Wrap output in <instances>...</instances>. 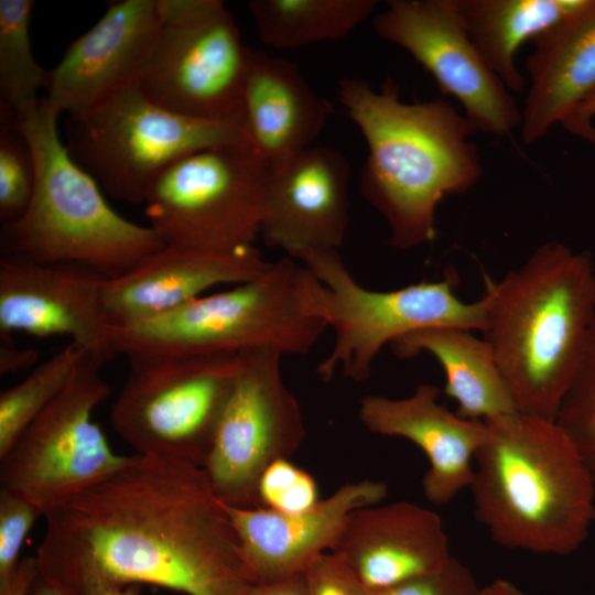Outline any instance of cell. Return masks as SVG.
Returning a JSON list of instances; mask_svg holds the SVG:
<instances>
[{"instance_id":"6da1fadb","label":"cell","mask_w":595,"mask_h":595,"mask_svg":"<svg viewBox=\"0 0 595 595\" xmlns=\"http://www.w3.org/2000/svg\"><path fill=\"white\" fill-rule=\"evenodd\" d=\"M39 572L90 564L121 584L186 595H245L252 584L203 466L138 455L44 517Z\"/></svg>"},{"instance_id":"7a4b0ae2","label":"cell","mask_w":595,"mask_h":595,"mask_svg":"<svg viewBox=\"0 0 595 595\" xmlns=\"http://www.w3.org/2000/svg\"><path fill=\"white\" fill-rule=\"evenodd\" d=\"M338 96L366 141L360 193L387 221L390 246L409 250L433 241L439 203L467 192L483 173L469 140L474 128L447 101H402L391 78L379 90L344 78Z\"/></svg>"},{"instance_id":"3957f363","label":"cell","mask_w":595,"mask_h":595,"mask_svg":"<svg viewBox=\"0 0 595 595\" xmlns=\"http://www.w3.org/2000/svg\"><path fill=\"white\" fill-rule=\"evenodd\" d=\"M483 298V333L517 411L556 421L595 320L591 256L544 242L499 282L486 279Z\"/></svg>"},{"instance_id":"277c9868","label":"cell","mask_w":595,"mask_h":595,"mask_svg":"<svg viewBox=\"0 0 595 595\" xmlns=\"http://www.w3.org/2000/svg\"><path fill=\"white\" fill-rule=\"evenodd\" d=\"M469 489L476 519L501 547L567 555L595 521V477L558 421L515 412L484 421Z\"/></svg>"},{"instance_id":"5b68a950","label":"cell","mask_w":595,"mask_h":595,"mask_svg":"<svg viewBox=\"0 0 595 595\" xmlns=\"http://www.w3.org/2000/svg\"><path fill=\"white\" fill-rule=\"evenodd\" d=\"M60 111L45 96L18 115L0 110L26 139L35 163L25 213L2 225L3 256L39 263H77L107 278L121 275L164 246L149 227L128 220L105 199L97 181L62 141Z\"/></svg>"},{"instance_id":"8992f818","label":"cell","mask_w":595,"mask_h":595,"mask_svg":"<svg viewBox=\"0 0 595 595\" xmlns=\"http://www.w3.org/2000/svg\"><path fill=\"white\" fill-rule=\"evenodd\" d=\"M300 261L295 277L299 304L335 333L329 354L316 368L323 380H331L339 370L353 381H365L386 344L422 328L484 332L486 327L485 299L463 302L454 292L458 278L453 271L442 280L375 291L356 281L338 250L311 251Z\"/></svg>"},{"instance_id":"52a82bcc","label":"cell","mask_w":595,"mask_h":595,"mask_svg":"<svg viewBox=\"0 0 595 595\" xmlns=\"http://www.w3.org/2000/svg\"><path fill=\"white\" fill-rule=\"evenodd\" d=\"M299 264L283 257L260 277L201 295L158 317L110 327L116 355L131 360L240 354L269 348L284 355L312 350L326 324L298 301Z\"/></svg>"},{"instance_id":"ba28073f","label":"cell","mask_w":595,"mask_h":595,"mask_svg":"<svg viewBox=\"0 0 595 595\" xmlns=\"http://www.w3.org/2000/svg\"><path fill=\"white\" fill-rule=\"evenodd\" d=\"M65 145L75 162L115 199L143 204L156 177L202 149L250 144L244 115L199 119L169 111L134 84L68 112Z\"/></svg>"},{"instance_id":"9c48e42d","label":"cell","mask_w":595,"mask_h":595,"mask_svg":"<svg viewBox=\"0 0 595 595\" xmlns=\"http://www.w3.org/2000/svg\"><path fill=\"white\" fill-rule=\"evenodd\" d=\"M269 167L248 143L193 152L170 165L143 202L166 246L213 251L252 247L264 214Z\"/></svg>"},{"instance_id":"30bf717a","label":"cell","mask_w":595,"mask_h":595,"mask_svg":"<svg viewBox=\"0 0 595 595\" xmlns=\"http://www.w3.org/2000/svg\"><path fill=\"white\" fill-rule=\"evenodd\" d=\"M160 26L134 85L155 105L186 117L242 115L252 50L220 0H156Z\"/></svg>"},{"instance_id":"8fae6325","label":"cell","mask_w":595,"mask_h":595,"mask_svg":"<svg viewBox=\"0 0 595 595\" xmlns=\"http://www.w3.org/2000/svg\"><path fill=\"white\" fill-rule=\"evenodd\" d=\"M109 420L138 455L204 466L239 354L131 360Z\"/></svg>"},{"instance_id":"7c38bea8","label":"cell","mask_w":595,"mask_h":595,"mask_svg":"<svg viewBox=\"0 0 595 595\" xmlns=\"http://www.w3.org/2000/svg\"><path fill=\"white\" fill-rule=\"evenodd\" d=\"M84 355L64 391L0 458V484L43 517L105 480L131 459L117 454L94 421L110 386Z\"/></svg>"},{"instance_id":"4fadbf2b","label":"cell","mask_w":595,"mask_h":595,"mask_svg":"<svg viewBox=\"0 0 595 595\" xmlns=\"http://www.w3.org/2000/svg\"><path fill=\"white\" fill-rule=\"evenodd\" d=\"M282 354H239V367L204 469L218 498L239 508L262 507L258 485L266 468L289 458L305 437L299 402L284 383Z\"/></svg>"},{"instance_id":"5bb4252c","label":"cell","mask_w":595,"mask_h":595,"mask_svg":"<svg viewBox=\"0 0 595 595\" xmlns=\"http://www.w3.org/2000/svg\"><path fill=\"white\" fill-rule=\"evenodd\" d=\"M371 24L462 105L475 131L502 138L521 123L513 97L472 42L457 0H391Z\"/></svg>"},{"instance_id":"9a60e30c","label":"cell","mask_w":595,"mask_h":595,"mask_svg":"<svg viewBox=\"0 0 595 595\" xmlns=\"http://www.w3.org/2000/svg\"><path fill=\"white\" fill-rule=\"evenodd\" d=\"M108 278L77 263L0 260V338L66 336L104 367L115 356L104 306Z\"/></svg>"},{"instance_id":"2e32d148","label":"cell","mask_w":595,"mask_h":595,"mask_svg":"<svg viewBox=\"0 0 595 595\" xmlns=\"http://www.w3.org/2000/svg\"><path fill=\"white\" fill-rule=\"evenodd\" d=\"M350 170L331 147H309L269 170L260 236L266 246L300 260L338 250L349 225Z\"/></svg>"},{"instance_id":"e0dca14e","label":"cell","mask_w":595,"mask_h":595,"mask_svg":"<svg viewBox=\"0 0 595 595\" xmlns=\"http://www.w3.org/2000/svg\"><path fill=\"white\" fill-rule=\"evenodd\" d=\"M387 494L386 483L363 479L340 486L298 513L226 505L251 582L301 575L316 556L332 551L353 511L378 504Z\"/></svg>"},{"instance_id":"ac0fdd59","label":"cell","mask_w":595,"mask_h":595,"mask_svg":"<svg viewBox=\"0 0 595 595\" xmlns=\"http://www.w3.org/2000/svg\"><path fill=\"white\" fill-rule=\"evenodd\" d=\"M271 264L255 246L213 251L164 245L128 272L106 280V316L110 327L138 324L172 312L213 288L251 281Z\"/></svg>"},{"instance_id":"d6986e66","label":"cell","mask_w":595,"mask_h":595,"mask_svg":"<svg viewBox=\"0 0 595 595\" xmlns=\"http://www.w3.org/2000/svg\"><path fill=\"white\" fill-rule=\"evenodd\" d=\"M159 26L156 0L111 2L48 71V102L68 113L134 84Z\"/></svg>"},{"instance_id":"ffe728a7","label":"cell","mask_w":595,"mask_h":595,"mask_svg":"<svg viewBox=\"0 0 595 595\" xmlns=\"http://www.w3.org/2000/svg\"><path fill=\"white\" fill-rule=\"evenodd\" d=\"M439 393L437 387L421 383L405 398L368 394L360 400L358 416L369 432L405 439L424 453L429 468L423 494L440 506L469 488L486 425L450 411L437 401Z\"/></svg>"},{"instance_id":"44dd1931","label":"cell","mask_w":595,"mask_h":595,"mask_svg":"<svg viewBox=\"0 0 595 595\" xmlns=\"http://www.w3.org/2000/svg\"><path fill=\"white\" fill-rule=\"evenodd\" d=\"M332 551L372 592L435 573L453 558L441 517L409 501L353 511Z\"/></svg>"},{"instance_id":"7402d4cb","label":"cell","mask_w":595,"mask_h":595,"mask_svg":"<svg viewBox=\"0 0 595 595\" xmlns=\"http://www.w3.org/2000/svg\"><path fill=\"white\" fill-rule=\"evenodd\" d=\"M531 42L520 123L526 144L542 139L554 125L564 126L595 93V0Z\"/></svg>"},{"instance_id":"603a6c76","label":"cell","mask_w":595,"mask_h":595,"mask_svg":"<svg viewBox=\"0 0 595 595\" xmlns=\"http://www.w3.org/2000/svg\"><path fill=\"white\" fill-rule=\"evenodd\" d=\"M332 111L295 64L252 50L242 89L244 123L269 170L307 149Z\"/></svg>"},{"instance_id":"cb8c5ba5","label":"cell","mask_w":595,"mask_h":595,"mask_svg":"<svg viewBox=\"0 0 595 595\" xmlns=\"http://www.w3.org/2000/svg\"><path fill=\"white\" fill-rule=\"evenodd\" d=\"M390 347L401 359L420 354L435 358L445 375L444 391L457 403L458 415L487 421L518 412L490 345L472 331L422 328L399 337Z\"/></svg>"},{"instance_id":"d4e9b609","label":"cell","mask_w":595,"mask_h":595,"mask_svg":"<svg viewBox=\"0 0 595 595\" xmlns=\"http://www.w3.org/2000/svg\"><path fill=\"white\" fill-rule=\"evenodd\" d=\"M588 0H457L466 31L504 85L522 93L526 79L516 66L519 47L573 15Z\"/></svg>"},{"instance_id":"484cf974","label":"cell","mask_w":595,"mask_h":595,"mask_svg":"<svg viewBox=\"0 0 595 595\" xmlns=\"http://www.w3.org/2000/svg\"><path fill=\"white\" fill-rule=\"evenodd\" d=\"M377 6L376 0H252L248 4L261 42L281 50L340 39Z\"/></svg>"},{"instance_id":"4316f807","label":"cell","mask_w":595,"mask_h":595,"mask_svg":"<svg viewBox=\"0 0 595 595\" xmlns=\"http://www.w3.org/2000/svg\"><path fill=\"white\" fill-rule=\"evenodd\" d=\"M84 350L68 342L39 363L20 382L0 393V458L26 428L64 391Z\"/></svg>"},{"instance_id":"83f0119b","label":"cell","mask_w":595,"mask_h":595,"mask_svg":"<svg viewBox=\"0 0 595 595\" xmlns=\"http://www.w3.org/2000/svg\"><path fill=\"white\" fill-rule=\"evenodd\" d=\"M33 7L32 0H0V107L13 115L36 104L48 82L32 51Z\"/></svg>"},{"instance_id":"f1b7e54d","label":"cell","mask_w":595,"mask_h":595,"mask_svg":"<svg viewBox=\"0 0 595 595\" xmlns=\"http://www.w3.org/2000/svg\"><path fill=\"white\" fill-rule=\"evenodd\" d=\"M35 184V163L24 136L0 117V220H18L29 207Z\"/></svg>"},{"instance_id":"f546056e","label":"cell","mask_w":595,"mask_h":595,"mask_svg":"<svg viewBox=\"0 0 595 595\" xmlns=\"http://www.w3.org/2000/svg\"><path fill=\"white\" fill-rule=\"evenodd\" d=\"M556 421L574 441L595 477V320Z\"/></svg>"},{"instance_id":"4dcf8cb0","label":"cell","mask_w":595,"mask_h":595,"mask_svg":"<svg viewBox=\"0 0 595 595\" xmlns=\"http://www.w3.org/2000/svg\"><path fill=\"white\" fill-rule=\"evenodd\" d=\"M258 497L262 507L281 513L304 511L320 500L314 478L288 458L266 468L259 480Z\"/></svg>"},{"instance_id":"1f68e13d","label":"cell","mask_w":595,"mask_h":595,"mask_svg":"<svg viewBox=\"0 0 595 595\" xmlns=\"http://www.w3.org/2000/svg\"><path fill=\"white\" fill-rule=\"evenodd\" d=\"M40 517L43 513L33 504L0 488V587L18 569L24 540Z\"/></svg>"},{"instance_id":"d6a6232c","label":"cell","mask_w":595,"mask_h":595,"mask_svg":"<svg viewBox=\"0 0 595 595\" xmlns=\"http://www.w3.org/2000/svg\"><path fill=\"white\" fill-rule=\"evenodd\" d=\"M302 575L307 595H374L351 564L333 551L316 556Z\"/></svg>"},{"instance_id":"836d02e7","label":"cell","mask_w":595,"mask_h":595,"mask_svg":"<svg viewBox=\"0 0 595 595\" xmlns=\"http://www.w3.org/2000/svg\"><path fill=\"white\" fill-rule=\"evenodd\" d=\"M372 593L374 595H479L480 587L470 570L459 560L452 558L435 573Z\"/></svg>"},{"instance_id":"e575fe53","label":"cell","mask_w":595,"mask_h":595,"mask_svg":"<svg viewBox=\"0 0 595 595\" xmlns=\"http://www.w3.org/2000/svg\"><path fill=\"white\" fill-rule=\"evenodd\" d=\"M45 576L75 587L79 592V595L141 594V585H121L104 575L99 570L90 564H77L55 574Z\"/></svg>"},{"instance_id":"d590c367","label":"cell","mask_w":595,"mask_h":595,"mask_svg":"<svg viewBox=\"0 0 595 595\" xmlns=\"http://www.w3.org/2000/svg\"><path fill=\"white\" fill-rule=\"evenodd\" d=\"M39 364V353L32 348H19L11 342H1L0 375L33 369Z\"/></svg>"},{"instance_id":"8d00e7d4","label":"cell","mask_w":595,"mask_h":595,"mask_svg":"<svg viewBox=\"0 0 595 595\" xmlns=\"http://www.w3.org/2000/svg\"><path fill=\"white\" fill-rule=\"evenodd\" d=\"M595 93L583 102L570 120L563 126L571 134L586 140L595 145Z\"/></svg>"},{"instance_id":"74e56055","label":"cell","mask_w":595,"mask_h":595,"mask_svg":"<svg viewBox=\"0 0 595 595\" xmlns=\"http://www.w3.org/2000/svg\"><path fill=\"white\" fill-rule=\"evenodd\" d=\"M37 574L36 556L23 558L9 583L0 587V595H28Z\"/></svg>"},{"instance_id":"f35d334b","label":"cell","mask_w":595,"mask_h":595,"mask_svg":"<svg viewBox=\"0 0 595 595\" xmlns=\"http://www.w3.org/2000/svg\"><path fill=\"white\" fill-rule=\"evenodd\" d=\"M245 595H307L303 575L270 583H252Z\"/></svg>"},{"instance_id":"ab89813d","label":"cell","mask_w":595,"mask_h":595,"mask_svg":"<svg viewBox=\"0 0 595 595\" xmlns=\"http://www.w3.org/2000/svg\"><path fill=\"white\" fill-rule=\"evenodd\" d=\"M28 595H79V592L71 585L39 573Z\"/></svg>"},{"instance_id":"60d3db41","label":"cell","mask_w":595,"mask_h":595,"mask_svg":"<svg viewBox=\"0 0 595 595\" xmlns=\"http://www.w3.org/2000/svg\"><path fill=\"white\" fill-rule=\"evenodd\" d=\"M479 595H526L519 587L507 580H496L480 588Z\"/></svg>"}]
</instances>
